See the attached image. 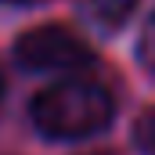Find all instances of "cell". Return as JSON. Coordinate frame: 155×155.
Instances as JSON below:
<instances>
[{
  "instance_id": "cell-6",
  "label": "cell",
  "mask_w": 155,
  "mask_h": 155,
  "mask_svg": "<svg viewBox=\"0 0 155 155\" xmlns=\"http://www.w3.org/2000/svg\"><path fill=\"white\" fill-rule=\"evenodd\" d=\"M0 97H4V79H0Z\"/></svg>"
},
{
  "instance_id": "cell-4",
  "label": "cell",
  "mask_w": 155,
  "mask_h": 155,
  "mask_svg": "<svg viewBox=\"0 0 155 155\" xmlns=\"http://www.w3.org/2000/svg\"><path fill=\"white\" fill-rule=\"evenodd\" d=\"M141 61H144V69L155 72V15L148 18V25L141 33Z\"/></svg>"
},
{
  "instance_id": "cell-3",
  "label": "cell",
  "mask_w": 155,
  "mask_h": 155,
  "mask_svg": "<svg viewBox=\"0 0 155 155\" xmlns=\"http://www.w3.org/2000/svg\"><path fill=\"white\" fill-rule=\"evenodd\" d=\"M79 7H83V15H87L94 25H101V29H119V25L130 18V11L137 7V0H79Z\"/></svg>"
},
{
  "instance_id": "cell-1",
  "label": "cell",
  "mask_w": 155,
  "mask_h": 155,
  "mask_svg": "<svg viewBox=\"0 0 155 155\" xmlns=\"http://www.w3.org/2000/svg\"><path fill=\"white\" fill-rule=\"evenodd\" d=\"M112 112L108 90L87 79H65L33 97V123L47 137H90L108 126Z\"/></svg>"
},
{
  "instance_id": "cell-5",
  "label": "cell",
  "mask_w": 155,
  "mask_h": 155,
  "mask_svg": "<svg viewBox=\"0 0 155 155\" xmlns=\"http://www.w3.org/2000/svg\"><path fill=\"white\" fill-rule=\"evenodd\" d=\"M137 141H141V148L148 155H155V108L137 123Z\"/></svg>"
},
{
  "instance_id": "cell-2",
  "label": "cell",
  "mask_w": 155,
  "mask_h": 155,
  "mask_svg": "<svg viewBox=\"0 0 155 155\" xmlns=\"http://www.w3.org/2000/svg\"><path fill=\"white\" fill-rule=\"evenodd\" d=\"M15 54L25 69H36V72H43V69L65 72V69H83L90 61V47L61 25H40L33 33H25L18 40Z\"/></svg>"
},
{
  "instance_id": "cell-7",
  "label": "cell",
  "mask_w": 155,
  "mask_h": 155,
  "mask_svg": "<svg viewBox=\"0 0 155 155\" xmlns=\"http://www.w3.org/2000/svg\"><path fill=\"white\" fill-rule=\"evenodd\" d=\"M11 4H25V0H11Z\"/></svg>"
}]
</instances>
